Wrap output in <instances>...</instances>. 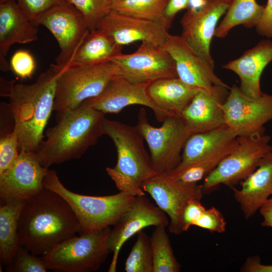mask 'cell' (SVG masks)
Returning <instances> with one entry per match:
<instances>
[{
    "mask_svg": "<svg viewBox=\"0 0 272 272\" xmlns=\"http://www.w3.org/2000/svg\"><path fill=\"white\" fill-rule=\"evenodd\" d=\"M237 141V135L227 126L191 134L184 146L180 163L168 174L175 175L198 161L232 149Z\"/></svg>",
    "mask_w": 272,
    "mask_h": 272,
    "instance_id": "23",
    "label": "cell"
},
{
    "mask_svg": "<svg viewBox=\"0 0 272 272\" xmlns=\"http://www.w3.org/2000/svg\"><path fill=\"white\" fill-rule=\"evenodd\" d=\"M97 29L106 32L122 46L138 41L163 46L168 33L161 24L112 10L100 21Z\"/></svg>",
    "mask_w": 272,
    "mask_h": 272,
    "instance_id": "20",
    "label": "cell"
},
{
    "mask_svg": "<svg viewBox=\"0 0 272 272\" xmlns=\"http://www.w3.org/2000/svg\"><path fill=\"white\" fill-rule=\"evenodd\" d=\"M244 272H272V264H262L257 256L248 257L241 267Z\"/></svg>",
    "mask_w": 272,
    "mask_h": 272,
    "instance_id": "42",
    "label": "cell"
},
{
    "mask_svg": "<svg viewBox=\"0 0 272 272\" xmlns=\"http://www.w3.org/2000/svg\"><path fill=\"white\" fill-rule=\"evenodd\" d=\"M265 9L256 0H232L225 16L216 28L214 36L225 37L235 26L256 27L260 21Z\"/></svg>",
    "mask_w": 272,
    "mask_h": 272,
    "instance_id": "28",
    "label": "cell"
},
{
    "mask_svg": "<svg viewBox=\"0 0 272 272\" xmlns=\"http://www.w3.org/2000/svg\"><path fill=\"white\" fill-rule=\"evenodd\" d=\"M255 28L259 35L272 38V0H267L262 18Z\"/></svg>",
    "mask_w": 272,
    "mask_h": 272,
    "instance_id": "40",
    "label": "cell"
},
{
    "mask_svg": "<svg viewBox=\"0 0 272 272\" xmlns=\"http://www.w3.org/2000/svg\"><path fill=\"white\" fill-rule=\"evenodd\" d=\"M38 24L45 27L57 40L60 52L55 64L62 69L70 63L90 32L84 17L71 4L52 9L39 19Z\"/></svg>",
    "mask_w": 272,
    "mask_h": 272,
    "instance_id": "13",
    "label": "cell"
},
{
    "mask_svg": "<svg viewBox=\"0 0 272 272\" xmlns=\"http://www.w3.org/2000/svg\"><path fill=\"white\" fill-rule=\"evenodd\" d=\"M223 109L226 125L237 137L263 133L264 124L272 120V95L249 98L233 85Z\"/></svg>",
    "mask_w": 272,
    "mask_h": 272,
    "instance_id": "11",
    "label": "cell"
},
{
    "mask_svg": "<svg viewBox=\"0 0 272 272\" xmlns=\"http://www.w3.org/2000/svg\"><path fill=\"white\" fill-rule=\"evenodd\" d=\"M104 134L113 142L117 152V162L106 171L119 191L133 196L145 195L144 185L157 173L153 169L150 155L144 145V138L136 125L104 117Z\"/></svg>",
    "mask_w": 272,
    "mask_h": 272,
    "instance_id": "4",
    "label": "cell"
},
{
    "mask_svg": "<svg viewBox=\"0 0 272 272\" xmlns=\"http://www.w3.org/2000/svg\"><path fill=\"white\" fill-rule=\"evenodd\" d=\"M200 200H191L185 206L182 215V228L183 232L187 231L190 226H194L206 210V209Z\"/></svg>",
    "mask_w": 272,
    "mask_h": 272,
    "instance_id": "39",
    "label": "cell"
},
{
    "mask_svg": "<svg viewBox=\"0 0 272 272\" xmlns=\"http://www.w3.org/2000/svg\"><path fill=\"white\" fill-rule=\"evenodd\" d=\"M270 137L264 132L238 137L236 145L203 179V192L213 190L221 184L230 187L252 173L260 161L272 151Z\"/></svg>",
    "mask_w": 272,
    "mask_h": 272,
    "instance_id": "9",
    "label": "cell"
},
{
    "mask_svg": "<svg viewBox=\"0 0 272 272\" xmlns=\"http://www.w3.org/2000/svg\"><path fill=\"white\" fill-rule=\"evenodd\" d=\"M48 168L40 163L35 152L22 150L15 162L0 174V197L3 200H27L44 188Z\"/></svg>",
    "mask_w": 272,
    "mask_h": 272,
    "instance_id": "15",
    "label": "cell"
},
{
    "mask_svg": "<svg viewBox=\"0 0 272 272\" xmlns=\"http://www.w3.org/2000/svg\"><path fill=\"white\" fill-rule=\"evenodd\" d=\"M189 0H169L165 9L166 19L172 24L176 15L181 10L188 8Z\"/></svg>",
    "mask_w": 272,
    "mask_h": 272,
    "instance_id": "41",
    "label": "cell"
},
{
    "mask_svg": "<svg viewBox=\"0 0 272 272\" xmlns=\"http://www.w3.org/2000/svg\"><path fill=\"white\" fill-rule=\"evenodd\" d=\"M9 272H45L47 268L41 256L31 253L20 245L11 264L6 266Z\"/></svg>",
    "mask_w": 272,
    "mask_h": 272,
    "instance_id": "34",
    "label": "cell"
},
{
    "mask_svg": "<svg viewBox=\"0 0 272 272\" xmlns=\"http://www.w3.org/2000/svg\"><path fill=\"white\" fill-rule=\"evenodd\" d=\"M4 201L0 207V259L6 266L11 263L20 245L18 225L26 200Z\"/></svg>",
    "mask_w": 272,
    "mask_h": 272,
    "instance_id": "27",
    "label": "cell"
},
{
    "mask_svg": "<svg viewBox=\"0 0 272 272\" xmlns=\"http://www.w3.org/2000/svg\"><path fill=\"white\" fill-rule=\"evenodd\" d=\"M63 69L55 64L32 84L14 85L7 96L19 151L35 152L52 111L58 78Z\"/></svg>",
    "mask_w": 272,
    "mask_h": 272,
    "instance_id": "3",
    "label": "cell"
},
{
    "mask_svg": "<svg viewBox=\"0 0 272 272\" xmlns=\"http://www.w3.org/2000/svg\"><path fill=\"white\" fill-rule=\"evenodd\" d=\"M169 0H121L113 2L111 10L122 14L154 21L168 30L171 25L166 19L165 9Z\"/></svg>",
    "mask_w": 272,
    "mask_h": 272,
    "instance_id": "29",
    "label": "cell"
},
{
    "mask_svg": "<svg viewBox=\"0 0 272 272\" xmlns=\"http://www.w3.org/2000/svg\"><path fill=\"white\" fill-rule=\"evenodd\" d=\"M272 61V40L264 39L255 46L245 51L242 55L223 66L231 71L239 77V87L246 96L256 98L263 94L260 86L262 73Z\"/></svg>",
    "mask_w": 272,
    "mask_h": 272,
    "instance_id": "22",
    "label": "cell"
},
{
    "mask_svg": "<svg viewBox=\"0 0 272 272\" xmlns=\"http://www.w3.org/2000/svg\"><path fill=\"white\" fill-rule=\"evenodd\" d=\"M230 87L215 85L201 89L180 116L191 134L217 129L226 125L223 105Z\"/></svg>",
    "mask_w": 272,
    "mask_h": 272,
    "instance_id": "19",
    "label": "cell"
},
{
    "mask_svg": "<svg viewBox=\"0 0 272 272\" xmlns=\"http://www.w3.org/2000/svg\"><path fill=\"white\" fill-rule=\"evenodd\" d=\"M153 272H179L181 266L174 255L165 227H156L150 237Z\"/></svg>",
    "mask_w": 272,
    "mask_h": 272,
    "instance_id": "30",
    "label": "cell"
},
{
    "mask_svg": "<svg viewBox=\"0 0 272 272\" xmlns=\"http://www.w3.org/2000/svg\"><path fill=\"white\" fill-rule=\"evenodd\" d=\"M111 230L109 226L60 243L41 256L47 269L62 272L96 270L110 253L108 240Z\"/></svg>",
    "mask_w": 272,
    "mask_h": 272,
    "instance_id": "7",
    "label": "cell"
},
{
    "mask_svg": "<svg viewBox=\"0 0 272 272\" xmlns=\"http://www.w3.org/2000/svg\"><path fill=\"white\" fill-rule=\"evenodd\" d=\"M234 147L198 161L181 172L170 176L184 183H197L210 174Z\"/></svg>",
    "mask_w": 272,
    "mask_h": 272,
    "instance_id": "32",
    "label": "cell"
},
{
    "mask_svg": "<svg viewBox=\"0 0 272 272\" xmlns=\"http://www.w3.org/2000/svg\"><path fill=\"white\" fill-rule=\"evenodd\" d=\"M233 187L235 199L246 219L252 217L272 195V151L260 161L256 169Z\"/></svg>",
    "mask_w": 272,
    "mask_h": 272,
    "instance_id": "24",
    "label": "cell"
},
{
    "mask_svg": "<svg viewBox=\"0 0 272 272\" xmlns=\"http://www.w3.org/2000/svg\"><path fill=\"white\" fill-rule=\"evenodd\" d=\"M150 83L135 84L116 75L108 82L98 96L86 100L94 109L106 113H118L123 108L131 105H140L150 108L157 121L163 122L173 116L156 105L147 93Z\"/></svg>",
    "mask_w": 272,
    "mask_h": 272,
    "instance_id": "17",
    "label": "cell"
},
{
    "mask_svg": "<svg viewBox=\"0 0 272 272\" xmlns=\"http://www.w3.org/2000/svg\"><path fill=\"white\" fill-rule=\"evenodd\" d=\"M118 74V67L111 61L92 65H67L57 81L53 111L74 109L98 96Z\"/></svg>",
    "mask_w": 272,
    "mask_h": 272,
    "instance_id": "6",
    "label": "cell"
},
{
    "mask_svg": "<svg viewBox=\"0 0 272 272\" xmlns=\"http://www.w3.org/2000/svg\"><path fill=\"white\" fill-rule=\"evenodd\" d=\"M122 46L105 31H90L68 64L92 65L110 61L122 53Z\"/></svg>",
    "mask_w": 272,
    "mask_h": 272,
    "instance_id": "26",
    "label": "cell"
},
{
    "mask_svg": "<svg viewBox=\"0 0 272 272\" xmlns=\"http://www.w3.org/2000/svg\"><path fill=\"white\" fill-rule=\"evenodd\" d=\"M110 61L114 63L119 74L132 83H151L155 81L178 78L175 62L163 46L142 42L137 50L122 53Z\"/></svg>",
    "mask_w": 272,
    "mask_h": 272,
    "instance_id": "10",
    "label": "cell"
},
{
    "mask_svg": "<svg viewBox=\"0 0 272 272\" xmlns=\"http://www.w3.org/2000/svg\"><path fill=\"white\" fill-rule=\"evenodd\" d=\"M10 68L21 79L30 78L33 73L36 64L30 52L26 50H19L11 57Z\"/></svg>",
    "mask_w": 272,
    "mask_h": 272,
    "instance_id": "37",
    "label": "cell"
},
{
    "mask_svg": "<svg viewBox=\"0 0 272 272\" xmlns=\"http://www.w3.org/2000/svg\"><path fill=\"white\" fill-rule=\"evenodd\" d=\"M232 0H208L201 8L187 9L182 17L181 36L211 66L215 62L211 43L217 23L228 10Z\"/></svg>",
    "mask_w": 272,
    "mask_h": 272,
    "instance_id": "14",
    "label": "cell"
},
{
    "mask_svg": "<svg viewBox=\"0 0 272 272\" xmlns=\"http://www.w3.org/2000/svg\"><path fill=\"white\" fill-rule=\"evenodd\" d=\"M153 256L150 237L143 230L137 238L125 263L126 272H153Z\"/></svg>",
    "mask_w": 272,
    "mask_h": 272,
    "instance_id": "31",
    "label": "cell"
},
{
    "mask_svg": "<svg viewBox=\"0 0 272 272\" xmlns=\"http://www.w3.org/2000/svg\"><path fill=\"white\" fill-rule=\"evenodd\" d=\"M79 230L78 220L67 202L44 187L25 201L19 221V242L31 253L42 256Z\"/></svg>",
    "mask_w": 272,
    "mask_h": 272,
    "instance_id": "1",
    "label": "cell"
},
{
    "mask_svg": "<svg viewBox=\"0 0 272 272\" xmlns=\"http://www.w3.org/2000/svg\"><path fill=\"white\" fill-rule=\"evenodd\" d=\"M207 1L208 0H189L188 9L193 10H198L206 4Z\"/></svg>",
    "mask_w": 272,
    "mask_h": 272,
    "instance_id": "44",
    "label": "cell"
},
{
    "mask_svg": "<svg viewBox=\"0 0 272 272\" xmlns=\"http://www.w3.org/2000/svg\"><path fill=\"white\" fill-rule=\"evenodd\" d=\"M143 189L169 216V231L175 235L183 232L182 215L186 205L193 199L201 200L204 193L202 184L184 183L167 174L157 173Z\"/></svg>",
    "mask_w": 272,
    "mask_h": 272,
    "instance_id": "12",
    "label": "cell"
},
{
    "mask_svg": "<svg viewBox=\"0 0 272 272\" xmlns=\"http://www.w3.org/2000/svg\"><path fill=\"white\" fill-rule=\"evenodd\" d=\"M121 1V0H112V2L113 3V2H117V1Z\"/></svg>",
    "mask_w": 272,
    "mask_h": 272,
    "instance_id": "46",
    "label": "cell"
},
{
    "mask_svg": "<svg viewBox=\"0 0 272 272\" xmlns=\"http://www.w3.org/2000/svg\"><path fill=\"white\" fill-rule=\"evenodd\" d=\"M8 0H0V3H4Z\"/></svg>",
    "mask_w": 272,
    "mask_h": 272,
    "instance_id": "45",
    "label": "cell"
},
{
    "mask_svg": "<svg viewBox=\"0 0 272 272\" xmlns=\"http://www.w3.org/2000/svg\"><path fill=\"white\" fill-rule=\"evenodd\" d=\"M201 89L188 85L178 78H163L149 84L147 93L158 107L173 116H180Z\"/></svg>",
    "mask_w": 272,
    "mask_h": 272,
    "instance_id": "25",
    "label": "cell"
},
{
    "mask_svg": "<svg viewBox=\"0 0 272 272\" xmlns=\"http://www.w3.org/2000/svg\"><path fill=\"white\" fill-rule=\"evenodd\" d=\"M194 226L211 232L222 233L226 230V222L222 214L217 209L212 207L206 209Z\"/></svg>",
    "mask_w": 272,
    "mask_h": 272,
    "instance_id": "38",
    "label": "cell"
},
{
    "mask_svg": "<svg viewBox=\"0 0 272 272\" xmlns=\"http://www.w3.org/2000/svg\"><path fill=\"white\" fill-rule=\"evenodd\" d=\"M84 17L87 27L92 31L97 29L100 21L112 8V0H68Z\"/></svg>",
    "mask_w": 272,
    "mask_h": 272,
    "instance_id": "33",
    "label": "cell"
},
{
    "mask_svg": "<svg viewBox=\"0 0 272 272\" xmlns=\"http://www.w3.org/2000/svg\"><path fill=\"white\" fill-rule=\"evenodd\" d=\"M20 154L16 133L12 131L1 137L0 140V174L15 162Z\"/></svg>",
    "mask_w": 272,
    "mask_h": 272,
    "instance_id": "36",
    "label": "cell"
},
{
    "mask_svg": "<svg viewBox=\"0 0 272 272\" xmlns=\"http://www.w3.org/2000/svg\"><path fill=\"white\" fill-rule=\"evenodd\" d=\"M104 115L87 100L74 109L57 112L55 125L47 130L45 140L35 152L40 164L48 168L80 158L104 134Z\"/></svg>",
    "mask_w": 272,
    "mask_h": 272,
    "instance_id": "2",
    "label": "cell"
},
{
    "mask_svg": "<svg viewBox=\"0 0 272 272\" xmlns=\"http://www.w3.org/2000/svg\"><path fill=\"white\" fill-rule=\"evenodd\" d=\"M43 184L45 188L56 192L67 202L78 220L80 235L114 226L129 210L135 198L121 191L101 196L72 192L61 182L55 171L50 169H48Z\"/></svg>",
    "mask_w": 272,
    "mask_h": 272,
    "instance_id": "5",
    "label": "cell"
},
{
    "mask_svg": "<svg viewBox=\"0 0 272 272\" xmlns=\"http://www.w3.org/2000/svg\"><path fill=\"white\" fill-rule=\"evenodd\" d=\"M259 210L263 219L261 226L272 228V198H269Z\"/></svg>",
    "mask_w": 272,
    "mask_h": 272,
    "instance_id": "43",
    "label": "cell"
},
{
    "mask_svg": "<svg viewBox=\"0 0 272 272\" xmlns=\"http://www.w3.org/2000/svg\"><path fill=\"white\" fill-rule=\"evenodd\" d=\"M136 126L148 145L155 171L168 174L176 168L181 162L184 146L191 135L180 116H168L161 126L154 127L142 108Z\"/></svg>",
    "mask_w": 272,
    "mask_h": 272,
    "instance_id": "8",
    "label": "cell"
},
{
    "mask_svg": "<svg viewBox=\"0 0 272 272\" xmlns=\"http://www.w3.org/2000/svg\"><path fill=\"white\" fill-rule=\"evenodd\" d=\"M163 47L173 59L178 78L184 83L203 89L228 86L181 36L168 33Z\"/></svg>",
    "mask_w": 272,
    "mask_h": 272,
    "instance_id": "18",
    "label": "cell"
},
{
    "mask_svg": "<svg viewBox=\"0 0 272 272\" xmlns=\"http://www.w3.org/2000/svg\"><path fill=\"white\" fill-rule=\"evenodd\" d=\"M169 225L166 214L145 196H136L129 210L114 225L108 240V247L113 253L108 271L115 272L120 249L124 243L135 234L151 226L166 227Z\"/></svg>",
    "mask_w": 272,
    "mask_h": 272,
    "instance_id": "16",
    "label": "cell"
},
{
    "mask_svg": "<svg viewBox=\"0 0 272 272\" xmlns=\"http://www.w3.org/2000/svg\"><path fill=\"white\" fill-rule=\"evenodd\" d=\"M17 2L29 18L38 25L39 19L48 11L55 7L70 4L68 0H17Z\"/></svg>",
    "mask_w": 272,
    "mask_h": 272,
    "instance_id": "35",
    "label": "cell"
},
{
    "mask_svg": "<svg viewBox=\"0 0 272 272\" xmlns=\"http://www.w3.org/2000/svg\"><path fill=\"white\" fill-rule=\"evenodd\" d=\"M39 25L30 20L15 0L0 3V68L10 69L6 57L11 46L38 39Z\"/></svg>",
    "mask_w": 272,
    "mask_h": 272,
    "instance_id": "21",
    "label": "cell"
}]
</instances>
